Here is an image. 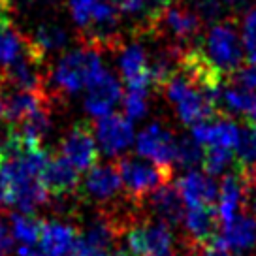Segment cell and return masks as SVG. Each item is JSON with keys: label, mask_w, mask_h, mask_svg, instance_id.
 <instances>
[{"label": "cell", "mask_w": 256, "mask_h": 256, "mask_svg": "<svg viewBox=\"0 0 256 256\" xmlns=\"http://www.w3.org/2000/svg\"><path fill=\"white\" fill-rule=\"evenodd\" d=\"M245 117H247L248 124H256V92H254L252 102H250V108H248L247 113H245Z\"/></svg>", "instance_id": "35"}, {"label": "cell", "mask_w": 256, "mask_h": 256, "mask_svg": "<svg viewBox=\"0 0 256 256\" xmlns=\"http://www.w3.org/2000/svg\"><path fill=\"white\" fill-rule=\"evenodd\" d=\"M12 248H14V236H12V230L8 228L4 216L0 215V252H6Z\"/></svg>", "instance_id": "32"}, {"label": "cell", "mask_w": 256, "mask_h": 256, "mask_svg": "<svg viewBox=\"0 0 256 256\" xmlns=\"http://www.w3.org/2000/svg\"><path fill=\"white\" fill-rule=\"evenodd\" d=\"M164 92L172 106L176 108L177 117L183 120L184 124H190V126L213 119L216 108H218L198 85H194L181 72H177L168 81V85L164 87Z\"/></svg>", "instance_id": "4"}, {"label": "cell", "mask_w": 256, "mask_h": 256, "mask_svg": "<svg viewBox=\"0 0 256 256\" xmlns=\"http://www.w3.org/2000/svg\"><path fill=\"white\" fill-rule=\"evenodd\" d=\"M10 222H12V236L14 240L21 241L24 247H34L38 245L42 234V222L38 218H34L28 213H14L10 216Z\"/></svg>", "instance_id": "23"}, {"label": "cell", "mask_w": 256, "mask_h": 256, "mask_svg": "<svg viewBox=\"0 0 256 256\" xmlns=\"http://www.w3.org/2000/svg\"><path fill=\"white\" fill-rule=\"evenodd\" d=\"M198 256H234V254L230 252V250L216 247L215 243H211V245H208V247L200 248V254Z\"/></svg>", "instance_id": "34"}, {"label": "cell", "mask_w": 256, "mask_h": 256, "mask_svg": "<svg viewBox=\"0 0 256 256\" xmlns=\"http://www.w3.org/2000/svg\"><path fill=\"white\" fill-rule=\"evenodd\" d=\"M216 247L226 250H250L256 247V216L240 213L234 220L220 224L213 240Z\"/></svg>", "instance_id": "15"}, {"label": "cell", "mask_w": 256, "mask_h": 256, "mask_svg": "<svg viewBox=\"0 0 256 256\" xmlns=\"http://www.w3.org/2000/svg\"><path fill=\"white\" fill-rule=\"evenodd\" d=\"M122 188V179L119 176L117 164H102L87 172L83 179V192L87 194L90 200L108 204L119 196Z\"/></svg>", "instance_id": "17"}, {"label": "cell", "mask_w": 256, "mask_h": 256, "mask_svg": "<svg viewBox=\"0 0 256 256\" xmlns=\"http://www.w3.org/2000/svg\"><path fill=\"white\" fill-rule=\"evenodd\" d=\"M42 183L46 184L51 198L56 200H66L80 188V174L66 158L51 156L48 166L42 174Z\"/></svg>", "instance_id": "16"}, {"label": "cell", "mask_w": 256, "mask_h": 256, "mask_svg": "<svg viewBox=\"0 0 256 256\" xmlns=\"http://www.w3.org/2000/svg\"><path fill=\"white\" fill-rule=\"evenodd\" d=\"M119 70L128 90L145 92V94L149 92V85L152 83L151 66L147 60V51L142 44L132 42V44H126L120 48Z\"/></svg>", "instance_id": "10"}, {"label": "cell", "mask_w": 256, "mask_h": 256, "mask_svg": "<svg viewBox=\"0 0 256 256\" xmlns=\"http://www.w3.org/2000/svg\"><path fill=\"white\" fill-rule=\"evenodd\" d=\"M204 160V149L194 138H179L177 140V164L183 168H192Z\"/></svg>", "instance_id": "26"}, {"label": "cell", "mask_w": 256, "mask_h": 256, "mask_svg": "<svg viewBox=\"0 0 256 256\" xmlns=\"http://www.w3.org/2000/svg\"><path fill=\"white\" fill-rule=\"evenodd\" d=\"M232 83L238 87H243L247 90L256 92V64L241 66L238 72L232 76Z\"/></svg>", "instance_id": "30"}, {"label": "cell", "mask_w": 256, "mask_h": 256, "mask_svg": "<svg viewBox=\"0 0 256 256\" xmlns=\"http://www.w3.org/2000/svg\"><path fill=\"white\" fill-rule=\"evenodd\" d=\"M190 256H194V250H192V248H190Z\"/></svg>", "instance_id": "40"}, {"label": "cell", "mask_w": 256, "mask_h": 256, "mask_svg": "<svg viewBox=\"0 0 256 256\" xmlns=\"http://www.w3.org/2000/svg\"><path fill=\"white\" fill-rule=\"evenodd\" d=\"M113 2H115V4H117V2H119V0H113Z\"/></svg>", "instance_id": "41"}, {"label": "cell", "mask_w": 256, "mask_h": 256, "mask_svg": "<svg viewBox=\"0 0 256 256\" xmlns=\"http://www.w3.org/2000/svg\"><path fill=\"white\" fill-rule=\"evenodd\" d=\"M202 24H204V21L190 8V4H186L184 0H176L162 14L152 34L170 36L177 44H192L194 38H198Z\"/></svg>", "instance_id": "8"}, {"label": "cell", "mask_w": 256, "mask_h": 256, "mask_svg": "<svg viewBox=\"0 0 256 256\" xmlns=\"http://www.w3.org/2000/svg\"><path fill=\"white\" fill-rule=\"evenodd\" d=\"M32 42L48 56L49 53H58L68 46V32L56 23H42L34 32Z\"/></svg>", "instance_id": "22"}, {"label": "cell", "mask_w": 256, "mask_h": 256, "mask_svg": "<svg viewBox=\"0 0 256 256\" xmlns=\"http://www.w3.org/2000/svg\"><path fill=\"white\" fill-rule=\"evenodd\" d=\"M94 136L100 149L108 156H115L119 152L126 151L134 142V128L130 119L112 113L100 117L94 124Z\"/></svg>", "instance_id": "11"}, {"label": "cell", "mask_w": 256, "mask_h": 256, "mask_svg": "<svg viewBox=\"0 0 256 256\" xmlns=\"http://www.w3.org/2000/svg\"><path fill=\"white\" fill-rule=\"evenodd\" d=\"M119 12L113 0H70V14L80 28L81 46L100 53L104 49L122 48Z\"/></svg>", "instance_id": "1"}, {"label": "cell", "mask_w": 256, "mask_h": 256, "mask_svg": "<svg viewBox=\"0 0 256 256\" xmlns=\"http://www.w3.org/2000/svg\"><path fill=\"white\" fill-rule=\"evenodd\" d=\"M200 49L211 66L224 78H232L243 66V40L232 19L213 24Z\"/></svg>", "instance_id": "3"}, {"label": "cell", "mask_w": 256, "mask_h": 256, "mask_svg": "<svg viewBox=\"0 0 256 256\" xmlns=\"http://www.w3.org/2000/svg\"><path fill=\"white\" fill-rule=\"evenodd\" d=\"M236 151L241 168H256V124H247L241 132V142Z\"/></svg>", "instance_id": "25"}, {"label": "cell", "mask_w": 256, "mask_h": 256, "mask_svg": "<svg viewBox=\"0 0 256 256\" xmlns=\"http://www.w3.org/2000/svg\"><path fill=\"white\" fill-rule=\"evenodd\" d=\"M241 40L250 64H256V8L248 10L243 17V28H241Z\"/></svg>", "instance_id": "27"}, {"label": "cell", "mask_w": 256, "mask_h": 256, "mask_svg": "<svg viewBox=\"0 0 256 256\" xmlns=\"http://www.w3.org/2000/svg\"><path fill=\"white\" fill-rule=\"evenodd\" d=\"M247 177V204L256 216V168H243Z\"/></svg>", "instance_id": "31"}, {"label": "cell", "mask_w": 256, "mask_h": 256, "mask_svg": "<svg viewBox=\"0 0 256 256\" xmlns=\"http://www.w3.org/2000/svg\"><path fill=\"white\" fill-rule=\"evenodd\" d=\"M110 256H130V254H126V252H122V250H113V252H112Z\"/></svg>", "instance_id": "37"}, {"label": "cell", "mask_w": 256, "mask_h": 256, "mask_svg": "<svg viewBox=\"0 0 256 256\" xmlns=\"http://www.w3.org/2000/svg\"><path fill=\"white\" fill-rule=\"evenodd\" d=\"M2 119H4V90L0 88V126H2Z\"/></svg>", "instance_id": "36"}, {"label": "cell", "mask_w": 256, "mask_h": 256, "mask_svg": "<svg viewBox=\"0 0 256 256\" xmlns=\"http://www.w3.org/2000/svg\"><path fill=\"white\" fill-rule=\"evenodd\" d=\"M149 209L152 215L158 216V220H164L170 226L183 222L184 213H183V200L179 196L177 186L172 184H164L149 196Z\"/></svg>", "instance_id": "21"}, {"label": "cell", "mask_w": 256, "mask_h": 256, "mask_svg": "<svg viewBox=\"0 0 256 256\" xmlns=\"http://www.w3.org/2000/svg\"><path fill=\"white\" fill-rule=\"evenodd\" d=\"M184 230L188 236L190 248H204L211 245L218 234V215L213 206L208 208H192L184 213Z\"/></svg>", "instance_id": "18"}, {"label": "cell", "mask_w": 256, "mask_h": 256, "mask_svg": "<svg viewBox=\"0 0 256 256\" xmlns=\"http://www.w3.org/2000/svg\"><path fill=\"white\" fill-rule=\"evenodd\" d=\"M78 241L80 238L74 226L53 220L42 224L38 248L44 252V256H70L76 254Z\"/></svg>", "instance_id": "20"}, {"label": "cell", "mask_w": 256, "mask_h": 256, "mask_svg": "<svg viewBox=\"0 0 256 256\" xmlns=\"http://www.w3.org/2000/svg\"><path fill=\"white\" fill-rule=\"evenodd\" d=\"M100 51L81 48L70 51L56 62L55 70L49 74V90L53 98L70 96L83 88L94 85L106 74Z\"/></svg>", "instance_id": "2"}, {"label": "cell", "mask_w": 256, "mask_h": 256, "mask_svg": "<svg viewBox=\"0 0 256 256\" xmlns=\"http://www.w3.org/2000/svg\"><path fill=\"white\" fill-rule=\"evenodd\" d=\"M117 170L122 179V186L126 188V196L132 204L142 208L145 198L152 192L170 183L174 176V168H162L152 162L132 156H124L117 162Z\"/></svg>", "instance_id": "5"}, {"label": "cell", "mask_w": 256, "mask_h": 256, "mask_svg": "<svg viewBox=\"0 0 256 256\" xmlns=\"http://www.w3.org/2000/svg\"><path fill=\"white\" fill-rule=\"evenodd\" d=\"M26 2H30V4H32V2H38V0H26Z\"/></svg>", "instance_id": "39"}, {"label": "cell", "mask_w": 256, "mask_h": 256, "mask_svg": "<svg viewBox=\"0 0 256 256\" xmlns=\"http://www.w3.org/2000/svg\"><path fill=\"white\" fill-rule=\"evenodd\" d=\"M226 2H228V4H236V6H240V4H243L245 0H226Z\"/></svg>", "instance_id": "38"}, {"label": "cell", "mask_w": 256, "mask_h": 256, "mask_svg": "<svg viewBox=\"0 0 256 256\" xmlns=\"http://www.w3.org/2000/svg\"><path fill=\"white\" fill-rule=\"evenodd\" d=\"M177 190L188 209L215 206V202L218 200V186L211 179V176L196 170H188L184 176L179 177Z\"/></svg>", "instance_id": "13"}, {"label": "cell", "mask_w": 256, "mask_h": 256, "mask_svg": "<svg viewBox=\"0 0 256 256\" xmlns=\"http://www.w3.org/2000/svg\"><path fill=\"white\" fill-rule=\"evenodd\" d=\"M147 94L145 92H136V90H128L124 96V113L130 120H138L147 115Z\"/></svg>", "instance_id": "28"}, {"label": "cell", "mask_w": 256, "mask_h": 256, "mask_svg": "<svg viewBox=\"0 0 256 256\" xmlns=\"http://www.w3.org/2000/svg\"><path fill=\"white\" fill-rule=\"evenodd\" d=\"M12 14H14V2L12 0H0V26L14 23Z\"/></svg>", "instance_id": "33"}, {"label": "cell", "mask_w": 256, "mask_h": 256, "mask_svg": "<svg viewBox=\"0 0 256 256\" xmlns=\"http://www.w3.org/2000/svg\"><path fill=\"white\" fill-rule=\"evenodd\" d=\"M0 256H2V252H0Z\"/></svg>", "instance_id": "42"}, {"label": "cell", "mask_w": 256, "mask_h": 256, "mask_svg": "<svg viewBox=\"0 0 256 256\" xmlns=\"http://www.w3.org/2000/svg\"><path fill=\"white\" fill-rule=\"evenodd\" d=\"M192 138L204 147H224L234 151L241 142V130L234 120L216 117L194 124Z\"/></svg>", "instance_id": "14"}, {"label": "cell", "mask_w": 256, "mask_h": 256, "mask_svg": "<svg viewBox=\"0 0 256 256\" xmlns=\"http://www.w3.org/2000/svg\"><path fill=\"white\" fill-rule=\"evenodd\" d=\"M60 156L66 158L78 172H88L100 158L96 136L88 122L74 124L60 140Z\"/></svg>", "instance_id": "7"}, {"label": "cell", "mask_w": 256, "mask_h": 256, "mask_svg": "<svg viewBox=\"0 0 256 256\" xmlns=\"http://www.w3.org/2000/svg\"><path fill=\"white\" fill-rule=\"evenodd\" d=\"M247 204V177L245 170L238 166L232 174L224 176L218 186V200H216V215L218 222L226 224L240 215L241 208Z\"/></svg>", "instance_id": "12"}, {"label": "cell", "mask_w": 256, "mask_h": 256, "mask_svg": "<svg viewBox=\"0 0 256 256\" xmlns=\"http://www.w3.org/2000/svg\"><path fill=\"white\" fill-rule=\"evenodd\" d=\"M190 8L200 16L202 21H216L222 16V2L220 0H190Z\"/></svg>", "instance_id": "29"}, {"label": "cell", "mask_w": 256, "mask_h": 256, "mask_svg": "<svg viewBox=\"0 0 256 256\" xmlns=\"http://www.w3.org/2000/svg\"><path fill=\"white\" fill-rule=\"evenodd\" d=\"M130 256H174V232L164 220L142 222L136 220L124 232Z\"/></svg>", "instance_id": "6"}, {"label": "cell", "mask_w": 256, "mask_h": 256, "mask_svg": "<svg viewBox=\"0 0 256 256\" xmlns=\"http://www.w3.org/2000/svg\"><path fill=\"white\" fill-rule=\"evenodd\" d=\"M136 149L140 156L151 160L152 164L162 168H174L177 162L176 136L160 122H152L138 134Z\"/></svg>", "instance_id": "9"}, {"label": "cell", "mask_w": 256, "mask_h": 256, "mask_svg": "<svg viewBox=\"0 0 256 256\" xmlns=\"http://www.w3.org/2000/svg\"><path fill=\"white\" fill-rule=\"evenodd\" d=\"M234 151L224 147H208L204 151V172L208 176H218L232 164Z\"/></svg>", "instance_id": "24"}, {"label": "cell", "mask_w": 256, "mask_h": 256, "mask_svg": "<svg viewBox=\"0 0 256 256\" xmlns=\"http://www.w3.org/2000/svg\"><path fill=\"white\" fill-rule=\"evenodd\" d=\"M122 98V88H120L119 80L106 70V74L96 81L94 85L87 88L85 94V110L92 117H106L112 115L115 106Z\"/></svg>", "instance_id": "19"}]
</instances>
